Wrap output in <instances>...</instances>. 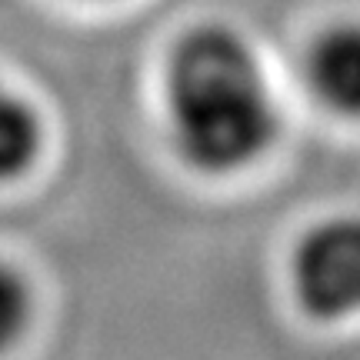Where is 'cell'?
<instances>
[{"label": "cell", "mask_w": 360, "mask_h": 360, "mask_svg": "<svg viewBox=\"0 0 360 360\" xmlns=\"http://www.w3.org/2000/svg\"><path fill=\"white\" fill-rule=\"evenodd\" d=\"M290 281L300 307L317 321L360 314V217L317 224L290 260Z\"/></svg>", "instance_id": "7a4b0ae2"}, {"label": "cell", "mask_w": 360, "mask_h": 360, "mask_svg": "<svg viewBox=\"0 0 360 360\" xmlns=\"http://www.w3.org/2000/svg\"><path fill=\"white\" fill-rule=\"evenodd\" d=\"M44 150V120L20 90L0 80V184L20 180Z\"/></svg>", "instance_id": "277c9868"}, {"label": "cell", "mask_w": 360, "mask_h": 360, "mask_svg": "<svg viewBox=\"0 0 360 360\" xmlns=\"http://www.w3.org/2000/svg\"><path fill=\"white\" fill-rule=\"evenodd\" d=\"M304 74L327 110L360 117V24L327 27L310 44Z\"/></svg>", "instance_id": "3957f363"}, {"label": "cell", "mask_w": 360, "mask_h": 360, "mask_svg": "<svg viewBox=\"0 0 360 360\" xmlns=\"http://www.w3.org/2000/svg\"><path fill=\"white\" fill-rule=\"evenodd\" d=\"M164 101L177 154L214 177L257 164L281 130L260 57L224 24L193 27L177 40Z\"/></svg>", "instance_id": "6da1fadb"}, {"label": "cell", "mask_w": 360, "mask_h": 360, "mask_svg": "<svg viewBox=\"0 0 360 360\" xmlns=\"http://www.w3.org/2000/svg\"><path fill=\"white\" fill-rule=\"evenodd\" d=\"M30 321V287L24 274L0 260V354L24 334Z\"/></svg>", "instance_id": "5b68a950"}]
</instances>
